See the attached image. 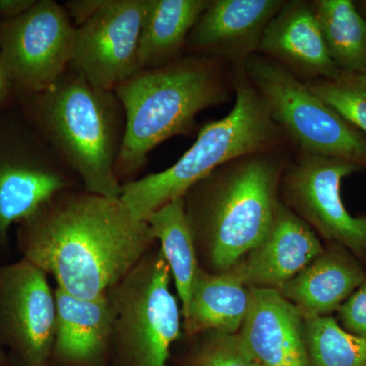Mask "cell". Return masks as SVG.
I'll use <instances>...</instances> for the list:
<instances>
[{
  "label": "cell",
  "instance_id": "obj_1",
  "mask_svg": "<svg viewBox=\"0 0 366 366\" xmlns=\"http://www.w3.org/2000/svg\"><path fill=\"white\" fill-rule=\"evenodd\" d=\"M150 226L120 199L64 190L16 225L21 259L74 297L106 295L153 247Z\"/></svg>",
  "mask_w": 366,
  "mask_h": 366
},
{
  "label": "cell",
  "instance_id": "obj_2",
  "mask_svg": "<svg viewBox=\"0 0 366 366\" xmlns=\"http://www.w3.org/2000/svg\"><path fill=\"white\" fill-rule=\"evenodd\" d=\"M283 148L223 164L184 194L199 267L209 273L232 268L266 236L280 204Z\"/></svg>",
  "mask_w": 366,
  "mask_h": 366
},
{
  "label": "cell",
  "instance_id": "obj_3",
  "mask_svg": "<svg viewBox=\"0 0 366 366\" xmlns=\"http://www.w3.org/2000/svg\"><path fill=\"white\" fill-rule=\"evenodd\" d=\"M16 102L86 192L120 199L115 165L127 120L114 91L95 88L69 69L49 88L19 95Z\"/></svg>",
  "mask_w": 366,
  "mask_h": 366
},
{
  "label": "cell",
  "instance_id": "obj_4",
  "mask_svg": "<svg viewBox=\"0 0 366 366\" xmlns=\"http://www.w3.org/2000/svg\"><path fill=\"white\" fill-rule=\"evenodd\" d=\"M224 62L183 55L143 69L114 88L124 106L125 132L115 174L122 184L136 179L158 144L197 129L199 112L228 100L233 88Z\"/></svg>",
  "mask_w": 366,
  "mask_h": 366
},
{
  "label": "cell",
  "instance_id": "obj_5",
  "mask_svg": "<svg viewBox=\"0 0 366 366\" xmlns=\"http://www.w3.org/2000/svg\"><path fill=\"white\" fill-rule=\"evenodd\" d=\"M232 110L199 129L196 142L177 163L122 184L120 199L139 220L183 194L217 168L242 156L283 148L287 141L274 124L268 105L247 78L234 67Z\"/></svg>",
  "mask_w": 366,
  "mask_h": 366
},
{
  "label": "cell",
  "instance_id": "obj_6",
  "mask_svg": "<svg viewBox=\"0 0 366 366\" xmlns=\"http://www.w3.org/2000/svg\"><path fill=\"white\" fill-rule=\"evenodd\" d=\"M158 245L107 291L113 310L112 351L120 366H167L182 339V312Z\"/></svg>",
  "mask_w": 366,
  "mask_h": 366
},
{
  "label": "cell",
  "instance_id": "obj_7",
  "mask_svg": "<svg viewBox=\"0 0 366 366\" xmlns=\"http://www.w3.org/2000/svg\"><path fill=\"white\" fill-rule=\"evenodd\" d=\"M243 69L266 101L274 124L300 153L342 159L366 169L365 134L307 83L257 53Z\"/></svg>",
  "mask_w": 366,
  "mask_h": 366
},
{
  "label": "cell",
  "instance_id": "obj_8",
  "mask_svg": "<svg viewBox=\"0 0 366 366\" xmlns=\"http://www.w3.org/2000/svg\"><path fill=\"white\" fill-rule=\"evenodd\" d=\"M84 189L29 122L18 102L0 110V252L9 233L48 199Z\"/></svg>",
  "mask_w": 366,
  "mask_h": 366
},
{
  "label": "cell",
  "instance_id": "obj_9",
  "mask_svg": "<svg viewBox=\"0 0 366 366\" xmlns=\"http://www.w3.org/2000/svg\"><path fill=\"white\" fill-rule=\"evenodd\" d=\"M361 170L342 159L300 153L282 177L283 203L327 242L366 257V215L349 213L341 196L344 178Z\"/></svg>",
  "mask_w": 366,
  "mask_h": 366
},
{
  "label": "cell",
  "instance_id": "obj_10",
  "mask_svg": "<svg viewBox=\"0 0 366 366\" xmlns=\"http://www.w3.org/2000/svg\"><path fill=\"white\" fill-rule=\"evenodd\" d=\"M76 29L54 0H37L20 18L0 21V54L18 96L46 90L69 69Z\"/></svg>",
  "mask_w": 366,
  "mask_h": 366
},
{
  "label": "cell",
  "instance_id": "obj_11",
  "mask_svg": "<svg viewBox=\"0 0 366 366\" xmlns=\"http://www.w3.org/2000/svg\"><path fill=\"white\" fill-rule=\"evenodd\" d=\"M147 0H105L76 29L69 69L95 88L114 90L141 71L139 46Z\"/></svg>",
  "mask_w": 366,
  "mask_h": 366
},
{
  "label": "cell",
  "instance_id": "obj_12",
  "mask_svg": "<svg viewBox=\"0 0 366 366\" xmlns=\"http://www.w3.org/2000/svg\"><path fill=\"white\" fill-rule=\"evenodd\" d=\"M56 300L48 274L32 262L0 268V343L21 366H46L54 341Z\"/></svg>",
  "mask_w": 366,
  "mask_h": 366
},
{
  "label": "cell",
  "instance_id": "obj_13",
  "mask_svg": "<svg viewBox=\"0 0 366 366\" xmlns=\"http://www.w3.org/2000/svg\"><path fill=\"white\" fill-rule=\"evenodd\" d=\"M284 4V0H209L187 38L184 55L244 66L259 53L267 26Z\"/></svg>",
  "mask_w": 366,
  "mask_h": 366
},
{
  "label": "cell",
  "instance_id": "obj_14",
  "mask_svg": "<svg viewBox=\"0 0 366 366\" xmlns=\"http://www.w3.org/2000/svg\"><path fill=\"white\" fill-rule=\"evenodd\" d=\"M324 249L314 229L281 201L266 236L232 268L249 287L280 290Z\"/></svg>",
  "mask_w": 366,
  "mask_h": 366
},
{
  "label": "cell",
  "instance_id": "obj_15",
  "mask_svg": "<svg viewBox=\"0 0 366 366\" xmlns=\"http://www.w3.org/2000/svg\"><path fill=\"white\" fill-rule=\"evenodd\" d=\"M249 307L238 336L257 366H310L305 322L274 289L249 287Z\"/></svg>",
  "mask_w": 366,
  "mask_h": 366
},
{
  "label": "cell",
  "instance_id": "obj_16",
  "mask_svg": "<svg viewBox=\"0 0 366 366\" xmlns=\"http://www.w3.org/2000/svg\"><path fill=\"white\" fill-rule=\"evenodd\" d=\"M259 53L296 78L312 81L340 74L327 51L312 2L285 1L267 26Z\"/></svg>",
  "mask_w": 366,
  "mask_h": 366
},
{
  "label": "cell",
  "instance_id": "obj_17",
  "mask_svg": "<svg viewBox=\"0 0 366 366\" xmlns=\"http://www.w3.org/2000/svg\"><path fill=\"white\" fill-rule=\"evenodd\" d=\"M51 357L67 366H96L112 351L113 310L107 293L84 300L59 288ZM50 357V358H51Z\"/></svg>",
  "mask_w": 366,
  "mask_h": 366
},
{
  "label": "cell",
  "instance_id": "obj_18",
  "mask_svg": "<svg viewBox=\"0 0 366 366\" xmlns=\"http://www.w3.org/2000/svg\"><path fill=\"white\" fill-rule=\"evenodd\" d=\"M365 279L353 254L333 243L278 291L303 317H325L337 312Z\"/></svg>",
  "mask_w": 366,
  "mask_h": 366
},
{
  "label": "cell",
  "instance_id": "obj_19",
  "mask_svg": "<svg viewBox=\"0 0 366 366\" xmlns=\"http://www.w3.org/2000/svg\"><path fill=\"white\" fill-rule=\"evenodd\" d=\"M249 300V287L234 269L209 273L199 268L182 312L183 334L237 335L247 317Z\"/></svg>",
  "mask_w": 366,
  "mask_h": 366
},
{
  "label": "cell",
  "instance_id": "obj_20",
  "mask_svg": "<svg viewBox=\"0 0 366 366\" xmlns=\"http://www.w3.org/2000/svg\"><path fill=\"white\" fill-rule=\"evenodd\" d=\"M209 0H147L139 46V64L156 69L184 55L190 32Z\"/></svg>",
  "mask_w": 366,
  "mask_h": 366
},
{
  "label": "cell",
  "instance_id": "obj_21",
  "mask_svg": "<svg viewBox=\"0 0 366 366\" xmlns=\"http://www.w3.org/2000/svg\"><path fill=\"white\" fill-rule=\"evenodd\" d=\"M159 242L177 287L182 312L187 307L199 267L196 245L185 215L183 197L164 204L144 219Z\"/></svg>",
  "mask_w": 366,
  "mask_h": 366
},
{
  "label": "cell",
  "instance_id": "obj_22",
  "mask_svg": "<svg viewBox=\"0 0 366 366\" xmlns=\"http://www.w3.org/2000/svg\"><path fill=\"white\" fill-rule=\"evenodd\" d=\"M312 9L327 51L340 71L366 69V21L352 0H315Z\"/></svg>",
  "mask_w": 366,
  "mask_h": 366
},
{
  "label": "cell",
  "instance_id": "obj_23",
  "mask_svg": "<svg viewBox=\"0 0 366 366\" xmlns=\"http://www.w3.org/2000/svg\"><path fill=\"white\" fill-rule=\"evenodd\" d=\"M310 366H366V340L349 333L331 315L303 317Z\"/></svg>",
  "mask_w": 366,
  "mask_h": 366
},
{
  "label": "cell",
  "instance_id": "obj_24",
  "mask_svg": "<svg viewBox=\"0 0 366 366\" xmlns=\"http://www.w3.org/2000/svg\"><path fill=\"white\" fill-rule=\"evenodd\" d=\"M307 84L310 90L366 137V69L340 71L335 79Z\"/></svg>",
  "mask_w": 366,
  "mask_h": 366
},
{
  "label": "cell",
  "instance_id": "obj_25",
  "mask_svg": "<svg viewBox=\"0 0 366 366\" xmlns=\"http://www.w3.org/2000/svg\"><path fill=\"white\" fill-rule=\"evenodd\" d=\"M189 337L194 343L187 366H257L238 335L207 332Z\"/></svg>",
  "mask_w": 366,
  "mask_h": 366
},
{
  "label": "cell",
  "instance_id": "obj_26",
  "mask_svg": "<svg viewBox=\"0 0 366 366\" xmlns=\"http://www.w3.org/2000/svg\"><path fill=\"white\" fill-rule=\"evenodd\" d=\"M337 312L344 330L366 340V279Z\"/></svg>",
  "mask_w": 366,
  "mask_h": 366
},
{
  "label": "cell",
  "instance_id": "obj_27",
  "mask_svg": "<svg viewBox=\"0 0 366 366\" xmlns=\"http://www.w3.org/2000/svg\"><path fill=\"white\" fill-rule=\"evenodd\" d=\"M104 1L105 0H69L64 6L74 26L78 28L90 20Z\"/></svg>",
  "mask_w": 366,
  "mask_h": 366
},
{
  "label": "cell",
  "instance_id": "obj_28",
  "mask_svg": "<svg viewBox=\"0 0 366 366\" xmlns=\"http://www.w3.org/2000/svg\"><path fill=\"white\" fill-rule=\"evenodd\" d=\"M37 0H0V21H11L28 13Z\"/></svg>",
  "mask_w": 366,
  "mask_h": 366
},
{
  "label": "cell",
  "instance_id": "obj_29",
  "mask_svg": "<svg viewBox=\"0 0 366 366\" xmlns=\"http://www.w3.org/2000/svg\"><path fill=\"white\" fill-rule=\"evenodd\" d=\"M16 100L18 94L0 54V110L14 105Z\"/></svg>",
  "mask_w": 366,
  "mask_h": 366
},
{
  "label": "cell",
  "instance_id": "obj_30",
  "mask_svg": "<svg viewBox=\"0 0 366 366\" xmlns=\"http://www.w3.org/2000/svg\"><path fill=\"white\" fill-rule=\"evenodd\" d=\"M356 6H357L358 11L362 14L363 18L366 21V0H360V1H355Z\"/></svg>",
  "mask_w": 366,
  "mask_h": 366
},
{
  "label": "cell",
  "instance_id": "obj_31",
  "mask_svg": "<svg viewBox=\"0 0 366 366\" xmlns=\"http://www.w3.org/2000/svg\"><path fill=\"white\" fill-rule=\"evenodd\" d=\"M6 354H4L1 343H0V366L6 365Z\"/></svg>",
  "mask_w": 366,
  "mask_h": 366
}]
</instances>
